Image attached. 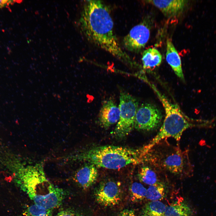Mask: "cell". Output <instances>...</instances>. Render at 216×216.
I'll list each match as a JSON object with an SVG mask.
<instances>
[{
    "label": "cell",
    "instance_id": "obj_23",
    "mask_svg": "<svg viewBox=\"0 0 216 216\" xmlns=\"http://www.w3.org/2000/svg\"><path fill=\"white\" fill-rule=\"evenodd\" d=\"M16 1L13 0H0V8L13 4Z\"/></svg>",
    "mask_w": 216,
    "mask_h": 216
},
{
    "label": "cell",
    "instance_id": "obj_16",
    "mask_svg": "<svg viewBox=\"0 0 216 216\" xmlns=\"http://www.w3.org/2000/svg\"><path fill=\"white\" fill-rule=\"evenodd\" d=\"M166 207L159 201H151L142 208L141 216H164Z\"/></svg>",
    "mask_w": 216,
    "mask_h": 216
},
{
    "label": "cell",
    "instance_id": "obj_22",
    "mask_svg": "<svg viewBox=\"0 0 216 216\" xmlns=\"http://www.w3.org/2000/svg\"><path fill=\"white\" fill-rule=\"evenodd\" d=\"M52 210L47 212L36 214H30L25 212L23 216H51Z\"/></svg>",
    "mask_w": 216,
    "mask_h": 216
},
{
    "label": "cell",
    "instance_id": "obj_14",
    "mask_svg": "<svg viewBox=\"0 0 216 216\" xmlns=\"http://www.w3.org/2000/svg\"><path fill=\"white\" fill-rule=\"evenodd\" d=\"M142 60L143 69L151 70L160 65L162 61V56L157 49L150 48L143 52Z\"/></svg>",
    "mask_w": 216,
    "mask_h": 216
},
{
    "label": "cell",
    "instance_id": "obj_19",
    "mask_svg": "<svg viewBox=\"0 0 216 216\" xmlns=\"http://www.w3.org/2000/svg\"><path fill=\"white\" fill-rule=\"evenodd\" d=\"M147 190L141 184L137 182L133 183L129 188L131 200L133 202L142 200L146 198Z\"/></svg>",
    "mask_w": 216,
    "mask_h": 216
},
{
    "label": "cell",
    "instance_id": "obj_6",
    "mask_svg": "<svg viewBox=\"0 0 216 216\" xmlns=\"http://www.w3.org/2000/svg\"><path fill=\"white\" fill-rule=\"evenodd\" d=\"M160 110L153 104H142L137 110L134 128L139 130L149 131L158 128L162 119Z\"/></svg>",
    "mask_w": 216,
    "mask_h": 216
},
{
    "label": "cell",
    "instance_id": "obj_18",
    "mask_svg": "<svg viewBox=\"0 0 216 216\" xmlns=\"http://www.w3.org/2000/svg\"><path fill=\"white\" fill-rule=\"evenodd\" d=\"M137 176L141 182L150 185L158 182L156 174L148 166L141 167L138 171Z\"/></svg>",
    "mask_w": 216,
    "mask_h": 216
},
{
    "label": "cell",
    "instance_id": "obj_20",
    "mask_svg": "<svg viewBox=\"0 0 216 216\" xmlns=\"http://www.w3.org/2000/svg\"><path fill=\"white\" fill-rule=\"evenodd\" d=\"M56 216H84L81 213L71 209H66L58 212Z\"/></svg>",
    "mask_w": 216,
    "mask_h": 216
},
{
    "label": "cell",
    "instance_id": "obj_7",
    "mask_svg": "<svg viewBox=\"0 0 216 216\" xmlns=\"http://www.w3.org/2000/svg\"><path fill=\"white\" fill-rule=\"evenodd\" d=\"M150 26L146 20L133 27L123 38L122 43L125 49L132 52H140L149 39Z\"/></svg>",
    "mask_w": 216,
    "mask_h": 216
},
{
    "label": "cell",
    "instance_id": "obj_13",
    "mask_svg": "<svg viewBox=\"0 0 216 216\" xmlns=\"http://www.w3.org/2000/svg\"><path fill=\"white\" fill-rule=\"evenodd\" d=\"M186 160L182 152L178 150L167 156L164 160L163 165L171 173L179 174L183 172L186 164Z\"/></svg>",
    "mask_w": 216,
    "mask_h": 216
},
{
    "label": "cell",
    "instance_id": "obj_5",
    "mask_svg": "<svg viewBox=\"0 0 216 216\" xmlns=\"http://www.w3.org/2000/svg\"><path fill=\"white\" fill-rule=\"evenodd\" d=\"M119 101L120 117L113 134L116 137L122 138L128 135L134 128L139 102L135 97L124 91L120 92Z\"/></svg>",
    "mask_w": 216,
    "mask_h": 216
},
{
    "label": "cell",
    "instance_id": "obj_4",
    "mask_svg": "<svg viewBox=\"0 0 216 216\" xmlns=\"http://www.w3.org/2000/svg\"><path fill=\"white\" fill-rule=\"evenodd\" d=\"M77 158L96 167L116 169L140 162V149L113 146L94 148L80 154Z\"/></svg>",
    "mask_w": 216,
    "mask_h": 216
},
{
    "label": "cell",
    "instance_id": "obj_15",
    "mask_svg": "<svg viewBox=\"0 0 216 216\" xmlns=\"http://www.w3.org/2000/svg\"><path fill=\"white\" fill-rule=\"evenodd\" d=\"M193 213L190 207L180 200L166 207L164 216H192Z\"/></svg>",
    "mask_w": 216,
    "mask_h": 216
},
{
    "label": "cell",
    "instance_id": "obj_21",
    "mask_svg": "<svg viewBox=\"0 0 216 216\" xmlns=\"http://www.w3.org/2000/svg\"><path fill=\"white\" fill-rule=\"evenodd\" d=\"M117 216H136L132 210L124 209Z\"/></svg>",
    "mask_w": 216,
    "mask_h": 216
},
{
    "label": "cell",
    "instance_id": "obj_12",
    "mask_svg": "<svg viewBox=\"0 0 216 216\" xmlns=\"http://www.w3.org/2000/svg\"><path fill=\"white\" fill-rule=\"evenodd\" d=\"M166 59L176 75L182 80L184 81L180 57L170 39H167L166 41Z\"/></svg>",
    "mask_w": 216,
    "mask_h": 216
},
{
    "label": "cell",
    "instance_id": "obj_8",
    "mask_svg": "<svg viewBox=\"0 0 216 216\" xmlns=\"http://www.w3.org/2000/svg\"><path fill=\"white\" fill-rule=\"evenodd\" d=\"M96 201L104 206H111L118 204L121 199V190L118 184L112 180L101 182L94 192Z\"/></svg>",
    "mask_w": 216,
    "mask_h": 216
},
{
    "label": "cell",
    "instance_id": "obj_2",
    "mask_svg": "<svg viewBox=\"0 0 216 216\" xmlns=\"http://www.w3.org/2000/svg\"><path fill=\"white\" fill-rule=\"evenodd\" d=\"M20 178L21 188L30 199L46 209L58 207L66 196L65 191L50 183L42 172L26 169Z\"/></svg>",
    "mask_w": 216,
    "mask_h": 216
},
{
    "label": "cell",
    "instance_id": "obj_10",
    "mask_svg": "<svg viewBox=\"0 0 216 216\" xmlns=\"http://www.w3.org/2000/svg\"><path fill=\"white\" fill-rule=\"evenodd\" d=\"M159 9L166 16L169 17L176 16L183 11L188 1L183 0H148Z\"/></svg>",
    "mask_w": 216,
    "mask_h": 216
},
{
    "label": "cell",
    "instance_id": "obj_3",
    "mask_svg": "<svg viewBox=\"0 0 216 216\" xmlns=\"http://www.w3.org/2000/svg\"><path fill=\"white\" fill-rule=\"evenodd\" d=\"M154 90L164 108L165 116L163 124L156 135L141 149L144 156L152 147L164 139L172 137L179 142L183 133L194 126L176 104L172 103L150 83L149 84Z\"/></svg>",
    "mask_w": 216,
    "mask_h": 216
},
{
    "label": "cell",
    "instance_id": "obj_17",
    "mask_svg": "<svg viewBox=\"0 0 216 216\" xmlns=\"http://www.w3.org/2000/svg\"><path fill=\"white\" fill-rule=\"evenodd\" d=\"M146 198L151 201L163 200L165 196V187L163 183L157 182L150 185L147 189Z\"/></svg>",
    "mask_w": 216,
    "mask_h": 216
},
{
    "label": "cell",
    "instance_id": "obj_11",
    "mask_svg": "<svg viewBox=\"0 0 216 216\" xmlns=\"http://www.w3.org/2000/svg\"><path fill=\"white\" fill-rule=\"evenodd\" d=\"M98 175L96 167L89 163L77 170L74 175V179L80 186L83 189H86L95 182Z\"/></svg>",
    "mask_w": 216,
    "mask_h": 216
},
{
    "label": "cell",
    "instance_id": "obj_9",
    "mask_svg": "<svg viewBox=\"0 0 216 216\" xmlns=\"http://www.w3.org/2000/svg\"><path fill=\"white\" fill-rule=\"evenodd\" d=\"M120 115L118 107L112 99H109L103 104L99 112V121L102 127L107 128L118 122Z\"/></svg>",
    "mask_w": 216,
    "mask_h": 216
},
{
    "label": "cell",
    "instance_id": "obj_1",
    "mask_svg": "<svg viewBox=\"0 0 216 216\" xmlns=\"http://www.w3.org/2000/svg\"><path fill=\"white\" fill-rule=\"evenodd\" d=\"M82 31L90 43L130 66L135 65L121 47L114 32L110 9L103 1H85L80 20Z\"/></svg>",
    "mask_w": 216,
    "mask_h": 216
}]
</instances>
